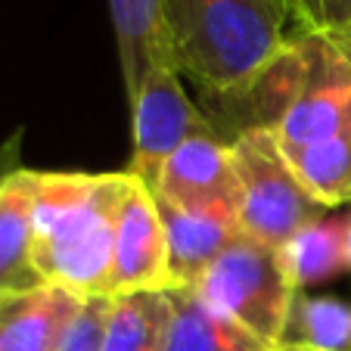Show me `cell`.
<instances>
[{
    "label": "cell",
    "instance_id": "18",
    "mask_svg": "<svg viewBox=\"0 0 351 351\" xmlns=\"http://www.w3.org/2000/svg\"><path fill=\"white\" fill-rule=\"evenodd\" d=\"M109 311H112V295L81 298V308L75 311L72 324L66 326L56 351H103Z\"/></svg>",
    "mask_w": 351,
    "mask_h": 351
},
{
    "label": "cell",
    "instance_id": "15",
    "mask_svg": "<svg viewBox=\"0 0 351 351\" xmlns=\"http://www.w3.org/2000/svg\"><path fill=\"white\" fill-rule=\"evenodd\" d=\"M168 320L165 292H125L112 295L103 351H162Z\"/></svg>",
    "mask_w": 351,
    "mask_h": 351
},
{
    "label": "cell",
    "instance_id": "9",
    "mask_svg": "<svg viewBox=\"0 0 351 351\" xmlns=\"http://www.w3.org/2000/svg\"><path fill=\"white\" fill-rule=\"evenodd\" d=\"M168 243L171 286H196L221 252L239 237V218L224 212H186L156 196Z\"/></svg>",
    "mask_w": 351,
    "mask_h": 351
},
{
    "label": "cell",
    "instance_id": "17",
    "mask_svg": "<svg viewBox=\"0 0 351 351\" xmlns=\"http://www.w3.org/2000/svg\"><path fill=\"white\" fill-rule=\"evenodd\" d=\"M283 342L314 351H351V305L330 295H295Z\"/></svg>",
    "mask_w": 351,
    "mask_h": 351
},
{
    "label": "cell",
    "instance_id": "8",
    "mask_svg": "<svg viewBox=\"0 0 351 351\" xmlns=\"http://www.w3.org/2000/svg\"><path fill=\"white\" fill-rule=\"evenodd\" d=\"M153 193L186 212H224L239 218V178L230 140H221L218 131L190 137L162 165Z\"/></svg>",
    "mask_w": 351,
    "mask_h": 351
},
{
    "label": "cell",
    "instance_id": "3",
    "mask_svg": "<svg viewBox=\"0 0 351 351\" xmlns=\"http://www.w3.org/2000/svg\"><path fill=\"white\" fill-rule=\"evenodd\" d=\"M239 178V230L267 249H283L308 221L326 212L286 159L274 128H245L230 140Z\"/></svg>",
    "mask_w": 351,
    "mask_h": 351
},
{
    "label": "cell",
    "instance_id": "10",
    "mask_svg": "<svg viewBox=\"0 0 351 351\" xmlns=\"http://www.w3.org/2000/svg\"><path fill=\"white\" fill-rule=\"evenodd\" d=\"M78 308L81 295L50 283L0 292V351H56Z\"/></svg>",
    "mask_w": 351,
    "mask_h": 351
},
{
    "label": "cell",
    "instance_id": "14",
    "mask_svg": "<svg viewBox=\"0 0 351 351\" xmlns=\"http://www.w3.org/2000/svg\"><path fill=\"white\" fill-rule=\"evenodd\" d=\"M109 13H112L115 44H119L121 78L131 99L149 66L168 56L162 47L159 0H109Z\"/></svg>",
    "mask_w": 351,
    "mask_h": 351
},
{
    "label": "cell",
    "instance_id": "20",
    "mask_svg": "<svg viewBox=\"0 0 351 351\" xmlns=\"http://www.w3.org/2000/svg\"><path fill=\"white\" fill-rule=\"evenodd\" d=\"M274 351H314V348H305V345H295V342H280L274 345Z\"/></svg>",
    "mask_w": 351,
    "mask_h": 351
},
{
    "label": "cell",
    "instance_id": "12",
    "mask_svg": "<svg viewBox=\"0 0 351 351\" xmlns=\"http://www.w3.org/2000/svg\"><path fill=\"white\" fill-rule=\"evenodd\" d=\"M32 267V171L0 174V292L38 286Z\"/></svg>",
    "mask_w": 351,
    "mask_h": 351
},
{
    "label": "cell",
    "instance_id": "21",
    "mask_svg": "<svg viewBox=\"0 0 351 351\" xmlns=\"http://www.w3.org/2000/svg\"><path fill=\"white\" fill-rule=\"evenodd\" d=\"M348 271H351V212H348Z\"/></svg>",
    "mask_w": 351,
    "mask_h": 351
},
{
    "label": "cell",
    "instance_id": "13",
    "mask_svg": "<svg viewBox=\"0 0 351 351\" xmlns=\"http://www.w3.org/2000/svg\"><path fill=\"white\" fill-rule=\"evenodd\" d=\"M280 258L295 292L336 280L342 271H348V215L324 212L320 218L308 221L280 249Z\"/></svg>",
    "mask_w": 351,
    "mask_h": 351
},
{
    "label": "cell",
    "instance_id": "5",
    "mask_svg": "<svg viewBox=\"0 0 351 351\" xmlns=\"http://www.w3.org/2000/svg\"><path fill=\"white\" fill-rule=\"evenodd\" d=\"M196 289L208 305L243 324L271 348L286 339L298 292L277 249H267L258 239L239 233L202 274Z\"/></svg>",
    "mask_w": 351,
    "mask_h": 351
},
{
    "label": "cell",
    "instance_id": "16",
    "mask_svg": "<svg viewBox=\"0 0 351 351\" xmlns=\"http://www.w3.org/2000/svg\"><path fill=\"white\" fill-rule=\"evenodd\" d=\"M286 159L324 208L351 202V121L330 140Z\"/></svg>",
    "mask_w": 351,
    "mask_h": 351
},
{
    "label": "cell",
    "instance_id": "22",
    "mask_svg": "<svg viewBox=\"0 0 351 351\" xmlns=\"http://www.w3.org/2000/svg\"><path fill=\"white\" fill-rule=\"evenodd\" d=\"M286 7H289V0H286Z\"/></svg>",
    "mask_w": 351,
    "mask_h": 351
},
{
    "label": "cell",
    "instance_id": "6",
    "mask_svg": "<svg viewBox=\"0 0 351 351\" xmlns=\"http://www.w3.org/2000/svg\"><path fill=\"white\" fill-rule=\"evenodd\" d=\"M134 112V156L128 174L143 180L149 190L159 180V171L180 146L196 134L215 131L208 119L193 106L180 84L178 69L168 56L156 60L143 75L137 93L131 97Z\"/></svg>",
    "mask_w": 351,
    "mask_h": 351
},
{
    "label": "cell",
    "instance_id": "1",
    "mask_svg": "<svg viewBox=\"0 0 351 351\" xmlns=\"http://www.w3.org/2000/svg\"><path fill=\"white\" fill-rule=\"evenodd\" d=\"M162 47L180 78L239 106L286 50V0H159Z\"/></svg>",
    "mask_w": 351,
    "mask_h": 351
},
{
    "label": "cell",
    "instance_id": "4",
    "mask_svg": "<svg viewBox=\"0 0 351 351\" xmlns=\"http://www.w3.org/2000/svg\"><path fill=\"white\" fill-rule=\"evenodd\" d=\"M295 78L274 121L286 156L330 140L351 121V32L292 38Z\"/></svg>",
    "mask_w": 351,
    "mask_h": 351
},
{
    "label": "cell",
    "instance_id": "11",
    "mask_svg": "<svg viewBox=\"0 0 351 351\" xmlns=\"http://www.w3.org/2000/svg\"><path fill=\"white\" fill-rule=\"evenodd\" d=\"M162 351H274L243 324L199 295L196 286H171Z\"/></svg>",
    "mask_w": 351,
    "mask_h": 351
},
{
    "label": "cell",
    "instance_id": "19",
    "mask_svg": "<svg viewBox=\"0 0 351 351\" xmlns=\"http://www.w3.org/2000/svg\"><path fill=\"white\" fill-rule=\"evenodd\" d=\"M289 22L298 34H348L351 0H289Z\"/></svg>",
    "mask_w": 351,
    "mask_h": 351
},
{
    "label": "cell",
    "instance_id": "2",
    "mask_svg": "<svg viewBox=\"0 0 351 351\" xmlns=\"http://www.w3.org/2000/svg\"><path fill=\"white\" fill-rule=\"evenodd\" d=\"M128 171H32V267L40 283L106 295Z\"/></svg>",
    "mask_w": 351,
    "mask_h": 351
},
{
    "label": "cell",
    "instance_id": "7",
    "mask_svg": "<svg viewBox=\"0 0 351 351\" xmlns=\"http://www.w3.org/2000/svg\"><path fill=\"white\" fill-rule=\"evenodd\" d=\"M165 289H171V271H168V243L156 193L143 180L128 174V190L115 221L106 295Z\"/></svg>",
    "mask_w": 351,
    "mask_h": 351
}]
</instances>
